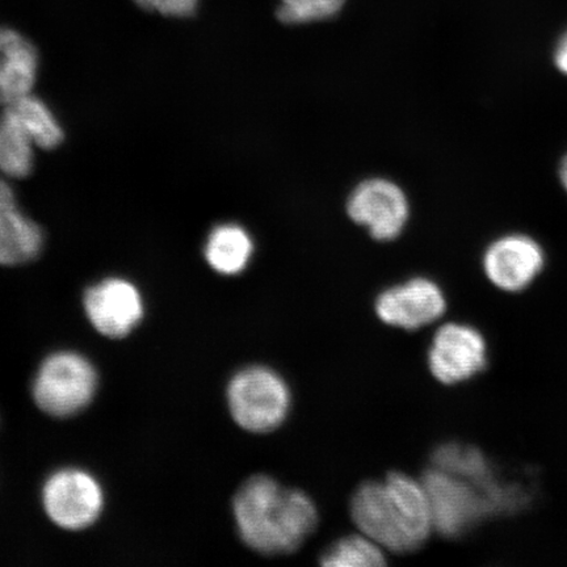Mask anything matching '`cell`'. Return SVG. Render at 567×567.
Listing matches in <instances>:
<instances>
[{"label":"cell","mask_w":567,"mask_h":567,"mask_svg":"<svg viewBox=\"0 0 567 567\" xmlns=\"http://www.w3.org/2000/svg\"><path fill=\"white\" fill-rule=\"evenodd\" d=\"M558 177L559 182H561V186L565 189V193L567 194V153L565 154V157L561 159V162H559Z\"/></svg>","instance_id":"cell-22"},{"label":"cell","mask_w":567,"mask_h":567,"mask_svg":"<svg viewBox=\"0 0 567 567\" xmlns=\"http://www.w3.org/2000/svg\"><path fill=\"white\" fill-rule=\"evenodd\" d=\"M233 512L247 547L266 556L299 549L318 522L316 505L307 494L284 487L264 474L239 488Z\"/></svg>","instance_id":"cell-1"},{"label":"cell","mask_w":567,"mask_h":567,"mask_svg":"<svg viewBox=\"0 0 567 567\" xmlns=\"http://www.w3.org/2000/svg\"><path fill=\"white\" fill-rule=\"evenodd\" d=\"M42 503L55 526L81 530L92 526L102 515L104 492L89 472L66 467L48 478L42 491Z\"/></svg>","instance_id":"cell-6"},{"label":"cell","mask_w":567,"mask_h":567,"mask_svg":"<svg viewBox=\"0 0 567 567\" xmlns=\"http://www.w3.org/2000/svg\"><path fill=\"white\" fill-rule=\"evenodd\" d=\"M254 254V243L238 225H219L210 233L205 258L216 272L233 276L245 271Z\"/></svg>","instance_id":"cell-14"},{"label":"cell","mask_w":567,"mask_h":567,"mask_svg":"<svg viewBox=\"0 0 567 567\" xmlns=\"http://www.w3.org/2000/svg\"><path fill=\"white\" fill-rule=\"evenodd\" d=\"M344 0H280L278 17L286 24H307L336 17Z\"/></svg>","instance_id":"cell-19"},{"label":"cell","mask_w":567,"mask_h":567,"mask_svg":"<svg viewBox=\"0 0 567 567\" xmlns=\"http://www.w3.org/2000/svg\"><path fill=\"white\" fill-rule=\"evenodd\" d=\"M39 54L30 40L11 28L0 27V83L3 105L32 94Z\"/></svg>","instance_id":"cell-13"},{"label":"cell","mask_w":567,"mask_h":567,"mask_svg":"<svg viewBox=\"0 0 567 567\" xmlns=\"http://www.w3.org/2000/svg\"><path fill=\"white\" fill-rule=\"evenodd\" d=\"M84 310L89 321L102 336L124 338L144 318V300L140 290L124 279H106L87 289Z\"/></svg>","instance_id":"cell-10"},{"label":"cell","mask_w":567,"mask_h":567,"mask_svg":"<svg viewBox=\"0 0 567 567\" xmlns=\"http://www.w3.org/2000/svg\"><path fill=\"white\" fill-rule=\"evenodd\" d=\"M553 61H555V65L559 73L567 76V31L557 42L555 54H553Z\"/></svg>","instance_id":"cell-21"},{"label":"cell","mask_w":567,"mask_h":567,"mask_svg":"<svg viewBox=\"0 0 567 567\" xmlns=\"http://www.w3.org/2000/svg\"><path fill=\"white\" fill-rule=\"evenodd\" d=\"M34 142L17 117L4 109L0 115V172L10 177H25L33 168Z\"/></svg>","instance_id":"cell-16"},{"label":"cell","mask_w":567,"mask_h":567,"mask_svg":"<svg viewBox=\"0 0 567 567\" xmlns=\"http://www.w3.org/2000/svg\"><path fill=\"white\" fill-rule=\"evenodd\" d=\"M488 349L484 334L471 324L446 323L432 340L429 365L444 385H457L484 372Z\"/></svg>","instance_id":"cell-7"},{"label":"cell","mask_w":567,"mask_h":567,"mask_svg":"<svg viewBox=\"0 0 567 567\" xmlns=\"http://www.w3.org/2000/svg\"><path fill=\"white\" fill-rule=\"evenodd\" d=\"M228 403L233 420L246 431L265 434L286 421L290 392L271 368L254 365L239 371L229 382Z\"/></svg>","instance_id":"cell-5"},{"label":"cell","mask_w":567,"mask_h":567,"mask_svg":"<svg viewBox=\"0 0 567 567\" xmlns=\"http://www.w3.org/2000/svg\"><path fill=\"white\" fill-rule=\"evenodd\" d=\"M0 105H3L2 83H0Z\"/></svg>","instance_id":"cell-23"},{"label":"cell","mask_w":567,"mask_h":567,"mask_svg":"<svg viewBox=\"0 0 567 567\" xmlns=\"http://www.w3.org/2000/svg\"><path fill=\"white\" fill-rule=\"evenodd\" d=\"M321 564L328 567H379L386 565L385 551L361 534L340 538L326 549Z\"/></svg>","instance_id":"cell-18"},{"label":"cell","mask_w":567,"mask_h":567,"mask_svg":"<svg viewBox=\"0 0 567 567\" xmlns=\"http://www.w3.org/2000/svg\"><path fill=\"white\" fill-rule=\"evenodd\" d=\"M434 529L445 537L463 536L487 517L513 515L528 505V493L516 482L485 487L435 470L424 474Z\"/></svg>","instance_id":"cell-3"},{"label":"cell","mask_w":567,"mask_h":567,"mask_svg":"<svg viewBox=\"0 0 567 567\" xmlns=\"http://www.w3.org/2000/svg\"><path fill=\"white\" fill-rule=\"evenodd\" d=\"M445 309L443 290L434 281L423 278L385 290L375 302L382 322L409 331L434 323Z\"/></svg>","instance_id":"cell-11"},{"label":"cell","mask_w":567,"mask_h":567,"mask_svg":"<svg viewBox=\"0 0 567 567\" xmlns=\"http://www.w3.org/2000/svg\"><path fill=\"white\" fill-rule=\"evenodd\" d=\"M200 0H133V3L147 12L166 18H189L197 10Z\"/></svg>","instance_id":"cell-20"},{"label":"cell","mask_w":567,"mask_h":567,"mask_svg":"<svg viewBox=\"0 0 567 567\" xmlns=\"http://www.w3.org/2000/svg\"><path fill=\"white\" fill-rule=\"evenodd\" d=\"M409 210L406 195L395 183L386 179L361 183L347 204L352 221L364 226L378 240L399 237L408 223Z\"/></svg>","instance_id":"cell-9"},{"label":"cell","mask_w":567,"mask_h":567,"mask_svg":"<svg viewBox=\"0 0 567 567\" xmlns=\"http://www.w3.org/2000/svg\"><path fill=\"white\" fill-rule=\"evenodd\" d=\"M547 265V255L535 238L513 233L495 239L484 254V272L495 288L522 293L538 279Z\"/></svg>","instance_id":"cell-8"},{"label":"cell","mask_w":567,"mask_h":567,"mask_svg":"<svg viewBox=\"0 0 567 567\" xmlns=\"http://www.w3.org/2000/svg\"><path fill=\"white\" fill-rule=\"evenodd\" d=\"M21 126L24 127L34 145L45 151L59 146L63 140V132L51 110L39 97L28 94L18 101L4 105Z\"/></svg>","instance_id":"cell-17"},{"label":"cell","mask_w":567,"mask_h":567,"mask_svg":"<svg viewBox=\"0 0 567 567\" xmlns=\"http://www.w3.org/2000/svg\"><path fill=\"white\" fill-rule=\"evenodd\" d=\"M41 248V229L20 212L9 183L0 179V265L28 264Z\"/></svg>","instance_id":"cell-12"},{"label":"cell","mask_w":567,"mask_h":567,"mask_svg":"<svg viewBox=\"0 0 567 567\" xmlns=\"http://www.w3.org/2000/svg\"><path fill=\"white\" fill-rule=\"evenodd\" d=\"M435 470L485 487L498 485L494 465L476 446L449 443L439 446L432 455Z\"/></svg>","instance_id":"cell-15"},{"label":"cell","mask_w":567,"mask_h":567,"mask_svg":"<svg viewBox=\"0 0 567 567\" xmlns=\"http://www.w3.org/2000/svg\"><path fill=\"white\" fill-rule=\"evenodd\" d=\"M351 515L361 534L393 553L420 549L434 529L423 482L403 473L361 485L353 495Z\"/></svg>","instance_id":"cell-2"},{"label":"cell","mask_w":567,"mask_h":567,"mask_svg":"<svg viewBox=\"0 0 567 567\" xmlns=\"http://www.w3.org/2000/svg\"><path fill=\"white\" fill-rule=\"evenodd\" d=\"M97 390V373L83 354L60 351L48 357L33 381L35 405L55 417H69L86 409Z\"/></svg>","instance_id":"cell-4"}]
</instances>
